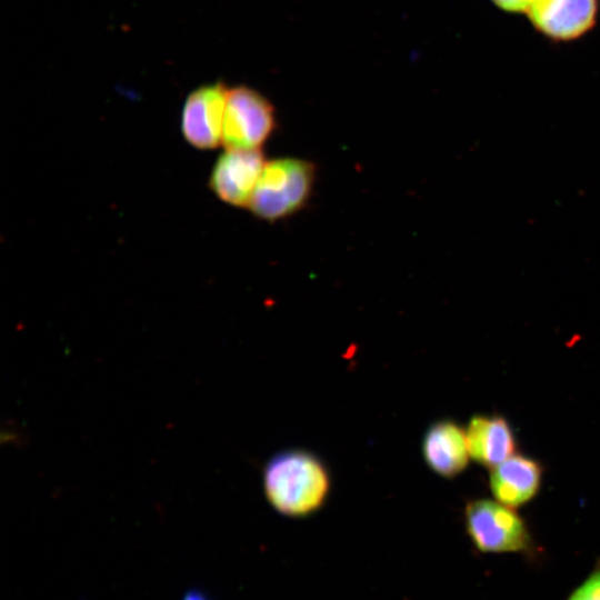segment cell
Listing matches in <instances>:
<instances>
[{
    "mask_svg": "<svg viewBox=\"0 0 600 600\" xmlns=\"http://www.w3.org/2000/svg\"><path fill=\"white\" fill-rule=\"evenodd\" d=\"M269 504L280 514L303 518L317 512L330 492V474L324 463L304 450L274 454L262 472Z\"/></svg>",
    "mask_w": 600,
    "mask_h": 600,
    "instance_id": "1",
    "label": "cell"
},
{
    "mask_svg": "<svg viewBox=\"0 0 600 600\" xmlns=\"http://www.w3.org/2000/svg\"><path fill=\"white\" fill-rule=\"evenodd\" d=\"M316 169L309 161L279 158L266 162L248 208L270 222L299 211L309 200Z\"/></svg>",
    "mask_w": 600,
    "mask_h": 600,
    "instance_id": "2",
    "label": "cell"
},
{
    "mask_svg": "<svg viewBox=\"0 0 600 600\" xmlns=\"http://www.w3.org/2000/svg\"><path fill=\"white\" fill-rule=\"evenodd\" d=\"M464 528L473 547L483 553L531 552L533 539L516 508L496 499L469 500L463 511Z\"/></svg>",
    "mask_w": 600,
    "mask_h": 600,
    "instance_id": "3",
    "label": "cell"
},
{
    "mask_svg": "<svg viewBox=\"0 0 600 600\" xmlns=\"http://www.w3.org/2000/svg\"><path fill=\"white\" fill-rule=\"evenodd\" d=\"M274 128V108L267 98L246 86L229 89L222 129L227 150H258Z\"/></svg>",
    "mask_w": 600,
    "mask_h": 600,
    "instance_id": "4",
    "label": "cell"
},
{
    "mask_svg": "<svg viewBox=\"0 0 600 600\" xmlns=\"http://www.w3.org/2000/svg\"><path fill=\"white\" fill-rule=\"evenodd\" d=\"M229 88L221 82L203 84L186 99L181 113V132L199 150L216 149L222 142L224 110Z\"/></svg>",
    "mask_w": 600,
    "mask_h": 600,
    "instance_id": "5",
    "label": "cell"
},
{
    "mask_svg": "<svg viewBox=\"0 0 600 600\" xmlns=\"http://www.w3.org/2000/svg\"><path fill=\"white\" fill-rule=\"evenodd\" d=\"M264 164L260 149L227 150L213 166L209 187L221 201L248 207Z\"/></svg>",
    "mask_w": 600,
    "mask_h": 600,
    "instance_id": "6",
    "label": "cell"
},
{
    "mask_svg": "<svg viewBox=\"0 0 600 600\" xmlns=\"http://www.w3.org/2000/svg\"><path fill=\"white\" fill-rule=\"evenodd\" d=\"M528 13L542 34L568 41L583 36L593 27L598 0H537Z\"/></svg>",
    "mask_w": 600,
    "mask_h": 600,
    "instance_id": "7",
    "label": "cell"
},
{
    "mask_svg": "<svg viewBox=\"0 0 600 600\" xmlns=\"http://www.w3.org/2000/svg\"><path fill=\"white\" fill-rule=\"evenodd\" d=\"M489 470L490 491L496 500L506 506L521 507L540 491L543 467L529 456L516 452Z\"/></svg>",
    "mask_w": 600,
    "mask_h": 600,
    "instance_id": "8",
    "label": "cell"
},
{
    "mask_svg": "<svg viewBox=\"0 0 600 600\" xmlns=\"http://www.w3.org/2000/svg\"><path fill=\"white\" fill-rule=\"evenodd\" d=\"M421 451L430 470L442 478L452 479L463 472L469 463L466 429L450 419L438 420L427 429Z\"/></svg>",
    "mask_w": 600,
    "mask_h": 600,
    "instance_id": "9",
    "label": "cell"
},
{
    "mask_svg": "<svg viewBox=\"0 0 600 600\" xmlns=\"http://www.w3.org/2000/svg\"><path fill=\"white\" fill-rule=\"evenodd\" d=\"M470 458L489 469L517 451V439L509 421L500 414H474L466 427Z\"/></svg>",
    "mask_w": 600,
    "mask_h": 600,
    "instance_id": "10",
    "label": "cell"
},
{
    "mask_svg": "<svg viewBox=\"0 0 600 600\" xmlns=\"http://www.w3.org/2000/svg\"><path fill=\"white\" fill-rule=\"evenodd\" d=\"M567 600H600V562L572 590Z\"/></svg>",
    "mask_w": 600,
    "mask_h": 600,
    "instance_id": "11",
    "label": "cell"
},
{
    "mask_svg": "<svg viewBox=\"0 0 600 600\" xmlns=\"http://www.w3.org/2000/svg\"><path fill=\"white\" fill-rule=\"evenodd\" d=\"M497 7L508 12L529 11L537 0H491Z\"/></svg>",
    "mask_w": 600,
    "mask_h": 600,
    "instance_id": "12",
    "label": "cell"
},
{
    "mask_svg": "<svg viewBox=\"0 0 600 600\" xmlns=\"http://www.w3.org/2000/svg\"><path fill=\"white\" fill-rule=\"evenodd\" d=\"M183 600H207L202 594L198 592L188 593Z\"/></svg>",
    "mask_w": 600,
    "mask_h": 600,
    "instance_id": "13",
    "label": "cell"
}]
</instances>
